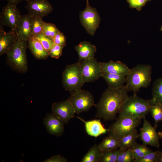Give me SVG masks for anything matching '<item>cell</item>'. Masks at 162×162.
<instances>
[{
    "label": "cell",
    "instance_id": "6da1fadb",
    "mask_svg": "<svg viewBox=\"0 0 162 162\" xmlns=\"http://www.w3.org/2000/svg\"><path fill=\"white\" fill-rule=\"evenodd\" d=\"M128 92L125 86L118 89L107 88L95 105L97 110L96 117L106 121L116 119L117 114L129 96Z\"/></svg>",
    "mask_w": 162,
    "mask_h": 162
},
{
    "label": "cell",
    "instance_id": "7a4b0ae2",
    "mask_svg": "<svg viewBox=\"0 0 162 162\" xmlns=\"http://www.w3.org/2000/svg\"><path fill=\"white\" fill-rule=\"evenodd\" d=\"M152 73L149 64H139L130 69L125 86L128 91L136 94L141 88H147L150 83Z\"/></svg>",
    "mask_w": 162,
    "mask_h": 162
},
{
    "label": "cell",
    "instance_id": "3957f363",
    "mask_svg": "<svg viewBox=\"0 0 162 162\" xmlns=\"http://www.w3.org/2000/svg\"><path fill=\"white\" fill-rule=\"evenodd\" d=\"M150 100H146L134 94L128 96L122 106L119 116L142 119L150 113Z\"/></svg>",
    "mask_w": 162,
    "mask_h": 162
},
{
    "label": "cell",
    "instance_id": "277c9868",
    "mask_svg": "<svg viewBox=\"0 0 162 162\" xmlns=\"http://www.w3.org/2000/svg\"><path fill=\"white\" fill-rule=\"evenodd\" d=\"M27 41L18 38L14 47L6 54V62L13 70L24 74L28 70L26 49Z\"/></svg>",
    "mask_w": 162,
    "mask_h": 162
},
{
    "label": "cell",
    "instance_id": "5b68a950",
    "mask_svg": "<svg viewBox=\"0 0 162 162\" xmlns=\"http://www.w3.org/2000/svg\"><path fill=\"white\" fill-rule=\"evenodd\" d=\"M62 82L65 89L70 94L81 89L85 83L78 62L66 67L62 74Z\"/></svg>",
    "mask_w": 162,
    "mask_h": 162
},
{
    "label": "cell",
    "instance_id": "8992f818",
    "mask_svg": "<svg viewBox=\"0 0 162 162\" xmlns=\"http://www.w3.org/2000/svg\"><path fill=\"white\" fill-rule=\"evenodd\" d=\"M141 118L118 116V117L108 129L109 136L120 139L136 129Z\"/></svg>",
    "mask_w": 162,
    "mask_h": 162
},
{
    "label": "cell",
    "instance_id": "52a82bcc",
    "mask_svg": "<svg viewBox=\"0 0 162 162\" xmlns=\"http://www.w3.org/2000/svg\"><path fill=\"white\" fill-rule=\"evenodd\" d=\"M68 100L74 107L75 113H80L88 111L95 106L94 98L89 91L81 89L70 94Z\"/></svg>",
    "mask_w": 162,
    "mask_h": 162
},
{
    "label": "cell",
    "instance_id": "ba28073f",
    "mask_svg": "<svg viewBox=\"0 0 162 162\" xmlns=\"http://www.w3.org/2000/svg\"><path fill=\"white\" fill-rule=\"evenodd\" d=\"M86 1V8L80 12V18L82 25L87 33L92 36L98 28L101 19L96 9L89 5L88 0Z\"/></svg>",
    "mask_w": 162,
    "mask_h": 162
},
{
    "label": "cell",
    "instance_id": "9c48e42d",
    "mask_svg": "<svg viewBox=\"0 0 162 162\" xmlns=\"http://www.w3.org/2000/svg\"><path fill=\"white\" fill-rule=\"evenodd\" d=\"M80 66L84 82H92L101 77L103 73L100 62L94 58L78 61Z\"/></svg>",
    "mask_w": 162,
    "mask_h": 162
},
{
    "label": "cell",
    "instance_id": "30bf717a",
    "mask_svg": "<svg viewBox=\"0 0 162 162\" xmlns=\"http://www.w3.org/2000/svg\"><path fill=\"white\" fill-rule=\"evenodd\" d=\"M21 16L16 4L8 3L2 9L0 21L3 26H8L16 32Z\"/></svg>",
    "mask_w": 162,
    "mask_h": 162
},
{
    "label": "cell",
    "instance_id": "8fae6325",
    "mask_svg": "<svg viewBox=\"0 0 162 162\" xmlns=\"http://www.w3.org/2000/svg\"><path fill=\"white\" fill-rule=\"evenodd\" d=\"M143 125L140 129L139 137L143 144L159 148L160 138L156 131V128L153 127L150 122L146 120V116L143 118Z\"/></svg>",
    "mask_w": 162,
    "mask_h": 162
},
{
    "label": "cell",
    "instance_id": "7c38bea8",
    "mask_svg": "<svg viewBox=\"0 0 162 162\" xmlns=\"http://www.w3.org/2000/svg\"><path fill=\"white\" fill-rule=\"evenodd\" d=\"M52 113L60 119L64 124L68 123L75 116V110L68 100L54 103L52 106Z\"/></svg>",
    "mask_w": 162,
    "mask_h": 162
},
{
    "label": "cell",
    "instance_id": "4fadbf2b",
    "mask_svg": "<svg viewBox=\"0 0 162 162\" xmlns=\"http://www.w3.org/2000/svg\"><path fill=\"white\" fill-rule=\"evenodd\" d=\"M25 8L31 16L38 15L42 18L47 16L53 9L52 5L48 0H25Z\"/></svg>",
    "mask_w": 162,
    "mask_h": 162
},
{
    "label": "cell",
    "instance_id": "5bb4252c",
    "mask_svg": "<svg viewBox=\"0 0 162 162\" xmlns=\"http://www.w3.org/2000/svg\"><path fill=\"white\" fill-rule=\"evenodd\" d=\"M3 24L0 21V55L6 54L14 46L18 37L16 32L11 29L8 32H5Z\"/></svg>",
    "mask_w": 162,
    "mask_h": 162
},
{
    "label": "cell",
    "instance_id": "9a60e30c",
    "mask_svg": "<svg viewBox=\"0 0 162 162\" xmlns=\"http://www.w3.org/2000/svg\"><path fill=\"white\" fill-rule=\"evenodd\" d=\"M43 122L47 131L51 135L60 136L64 132V123L52 113L46 115Z\"/></svg>",
    "mask_w": 162,
    "mask_h": 162
},
{
    "label": "cell",
    "instance_id": "2e32d148",
    "mask_svg": "<svg viewBox=\"0 0 162 162\" xmlns=\"http://www.w3.org/2000/svg\"><path fill=\"white\" fill-rule=\"evenodd\" d=\"M31 15L29 14L21 16L16 32L18 38L21 40L27 41L32 35L31 29Z\"/></svg>",
    "mask_w": 162,
    "mask_h": 162
},
{
    "label": "cell",
    "instance_id": "e0dca14e",
    "mask_svg": "<svg viewBox=\"0 0 162 162\" xmlns=\"http://www.w3.org/2000/svg\"><path fill=\"white\" fill-rule=\"evenodd\" d=\"M103 73L127 75L130 71L126 64L119 61L100 62Z\"/></svg>",
    "mask_w": 162,
    "mask_h": 162
},
{
    "label": "cell",
    "instance_id": "ac0fdd59",
    "mask_svg": "<svg viewBox=\"0 0 162 162\" xmlns=\"http://www.w3.org/2000/svg\"><path fill=\"white\" fill-rule=\"evenodd\" d=\"M75 117L84 123L86 132L91 136L97 137L107 132L108 129L104 128L100 119L86 121L79 116Z\"/></svg>",
    "mask_w": 162,
    "mask_h": 162
},
{
    "label": "cell",
    "instance_id": "d6986e66",
    "mask_svg": "<svg viewBox=\"0 0 162 162\" xmlns=\"http://www.w3.org/2000/svg\"><path fill=\"white\" fill-rule=\"evenodd\" d=\"M27 42L28 48L36 59H46L49 56L48 52L34 36L32 35Z\"/></svg>",
    "mask_w": 162,
    "mask_h": 162
},
{
    "label": "cell",
    "instance_id": "ffe728a7",
    "mask_svg": "<svg viewBox=\"0 0 162 162\" xmlns=\"http://www.w3.org/2000/svg\"><path fill=\"white\" fill-rule=\"evenodd\" d=\"M75 48L79 56L78 61L94 58L96 52V46L86 41L80 42Z\"/></svg>",
    "mask_w": 162,
    "mask_h": 162
},
{
    "label": "cell",
    "instance_id": "44dd1931",
    "mask_svg": "<svg viewBox=\"0 0 162 162\" xmlns=\"http://www.w3.org/2000/svg\"><path fill=\"white\" fill-rule=\"evenodd\" d=\"M127 75L103 73L101 77L104 80L108 87L114 89H118L125 86Z\"/></svg>",
    "mask_w": 162,
    "mask_h": 162
},
{
    "label": "cell",
    "instance_id": "7402d4cb",
    "mask_svg": "<svg viewBox=\"0 0 162 162\" xmlns=\"http://www.w3.org/2000/svg\"><path fill=\"white\" fill-rule=\"evenodd\" d=\"M139 134L136 129L132 131L119 140V148L121 150H126L132 147L136 142Z\"/></svg>",
    "mask_w": 162,
    "mask_h": 162
},
{
    "label": "cell",
    "instance_id": "603a6c76",
    "mask_svg": "<svg viewBox=\"0 0 162 162\" xmlns=\"http://www.w3.org/2000/svg\"><path fill=\"white\" fill-rule=\"evenodd\" d=\"M119 140L109 136L104 138L98 145L100 149L102 152L113 150L119 148Z\"/></svg>",
    "mask_w": 162,
    "mask_h": 162
},
{
    "label": "cell",
    "instance_id": "cb8c5ba5",
    "mask_svg": "<svg viewBox=\"0 0 162 162\" xmlns=\"http://www.w3.org/2000/svg\"><path fill=\"white\" fill-rule=\"evenodd\" d=\"M103 154L99 148L98 145L92 146L84 155L81 162H99Z\"/></svg>",
    "mask_w": 162,
    "mask_h": 162
},
{
    "label": "cell",
    "instance_id": "d4e9b609",
    "mask_svg": "<svg viewBox=\"0 0 162 162\" xmlns=\"http://www.w3.org/2000/svg\"><path fill=\"white\" fill-rule=\"evenodd\" d=\"M152 98L150 99L151 105L157 103L162 104V77L157 80L153 85Z\"/></svg>",
    "mask_w": 162,
    "mask_h": 162
},
{
    "label": "cell",
    "instance_id": "484cf974",
    "mask_svg": "<svg viewBox=\"0 0 162 162\" xmlns=\"http://www.w3.org/2000/svg\"><path fill=\"white\" fill-rule=\"evenodd\" d=\"M146 146L136 142L132 147L128 149L132 152L135 160L142 157L148 153L152 151Z\"/></svg>",
    "mask_w": 162,
    "mask_h": 162
},
{
    "label": "cell",
    "instance_id": "4316f807",
    "mask_svg": "<svg viewBox=\"0 0 162 162\" xmlns=\"http://www.w3.org/2000/svg\"><path fill=\"white\" fill-rule=\"evenodd\" d=\"M31 29L32 35L34 36L42 33L44 22L38 15L31 16Z\"/></svg>",
    "mask_w": 162,
    "mask_h": 162
},
{
    "label": "cell",
    "instance_id": "83f0119b",
    "mask_svg": "<svg viewBox=\"0 0 162 162\" xmlns=\"http://www.w3.org/2000/svg\"><path fill=\"white\" fill-rule=\"evenodd\" d=\"M150 113L154 120V127L157 128L158 123L162 121V104L157 103L151 105Z\"/></svg>",
    "mask_w": 162,
    "mask_h": 162
},
{
    "label": "cell",
    "instance_id": "f1b7e54d",
    "mask_svg": "<svg viewBox=\"0 0 162 162\" xmlns=\"http://www.w3.org/2000/svg\"><path fill=\"white\" fill-rule=\"evenodd\" d=\"M121 149L103 152L99 162H116L118 154Z\"/></svg>",
    "mask_w": 162,
    "mask_h": 162
},
{
    "label": "cell",
    "instance_id": "f546056e",
    "mask_svg": "<svg viewBox=\"0 0 162 162\" xmlns=\"http://www.w3.org/2000/svg\"><path fill=\"white\" fill-rule=\"evenodd\" d=\"M59 32V31L54 24L44 22L42 33L45 35L52 38Z\"/></svg>",
    "mask_w": 162,
    "mask_h": 162
},
{
    "label": "cell",
    "instance_id": "4dcf8cb0",
    "mask_svg": "<svg viewBox=\"0 0 162 162\" xmlns=\"http://www.w3.org/2000/svg\"><path fill=\"white\" fill-rule=\"evenodd\" d=\"M134 160L133 154L129 149H121L116 162H134Z\"/></svg>",
    "mask_w": 162,
    "mask_h": 162
},
{
    "label": "cell",
    "instance_id": "1f68e13d",
    "mask_svg": "<svg viewBox=\"0 0 162 162\" xmlns=\"http://www.w3.org/2000/svg\"><path fill=\"white\" fill-rule=\"evenodd\" d=\"M35 36L49 53L51 48L55 43L52 38L45 35L42 33Z\"/></svg>",
    "mask_w": 162,
    "mask_h": 162
},
{
    "label": "cell",
    "instance_id": "d6a6232c",
    "mask_svg": "<svg viewBox=\"0 0 162 162\" xmlns=\"http://www.w3.org/2000/svg\"><path fill=\"white\" fill-rule=\"evenodd\" d=\"M160 151L148 153L142 157L135 160L134 162H158Z\"/></svg>",
    "mask_w": 162,
    "mask_h": 162
},
{
    "label": "cell",
    "instance_id": "836d02e7",
    "mask_svg": "<svg viewBox=\"0 0 162 162\" xmlns=\"http://www.w3.org/2000/svg\"><path fill=\"white\" fill-rule=\"evenodd\" d=\"M64 47L63 46L54 43L49 52V56L52 58H59L62 55L63 49Z\"/></svg>",
    "mask_w": 162,
    "mask_h": 162
},
{
    "label": "cell",
    "instance_id": "e575fe53",
    "mask_svg": "<svg viewBox=\"0 0 162 162\" xmlns=\"http://www.w3.org/2000/svg\"><path fill=\"white\" fill-rule=\"evenodd\" d=\"M151 0H126L129 4V7L131 8H136L140 11L142 7L146 3Z\"/></svg>",
    "mask_w": 162,
    "mask_h": 162
},
{
    "label": "cell",
    "instance_id": "d590c367",
    "mask_svg": "<svg viewBox=\"0 0 162 162\" xmlns=\"http://www.w3.org/2000/svg\"><path fill=\"white\" fill-rule=\"evenodd\" d=\"M52 39L55 44L64 46L66 44V37L60 31L52 38Z\"/></svg>",
    "mask_w": 162,
    "mask_h": 162
},
{
    "label": "cell",
    "instance_id": "8d00e7d4",
    "mask_svg": "<svg viewBox=\"0 0 162 162\" xmlns=\"http://www.w3.org/2000/svg\"><path fill=\"white\" fill-rule=\"evenodd\" d=\"M67 159L59 155H57L51 157L50 158L46 159L44 162H66Z\"/></svg>",
    "mask_w": 162,
    "mask_h": 162
},
{
    "label": "cell",
    "instance_id": "74e56055",
    "mask_svg": "<svg viewBox=\"0 0 162 162\" xmlns=\"http://www.w3.org/2000/svg\"><path fill=\"white\" fill-rule=\"evenodd\" d=\"M8 3L17 5L20 2L25 0H6Z\"/></svg>",
    "mask_w": 162,
    "mask_h": 162
},
{
    "label": "cell",
    "instance_id": "f35d334b",
    "mask_svg": "<svg viewBox=\"0 0 162 162\" xmlns=\"http://www.w3.org/2000/svg\"><path fill=\"white\" fill-rule=\"evenodd\" d=\"M158 162H162V151H160Z\"/></svg>",
    "mask_w": 162,
    "mask_h": 162
},
{
    "label": "cell",
    "instance_id": "ab89813d",
    "mask_svg": "<svg viewBox=\"0 0 162 162\" xmlns=\"http://www.w3.org/2000/svg\"><path fill=\"white\" fill-rule=\"evenodd\" d=\"M158 134L159 138L162 139V131L158 132Z\"/></svg>",
    "mask_w": 162,
    "mask_h": 162
}]
</instances>
